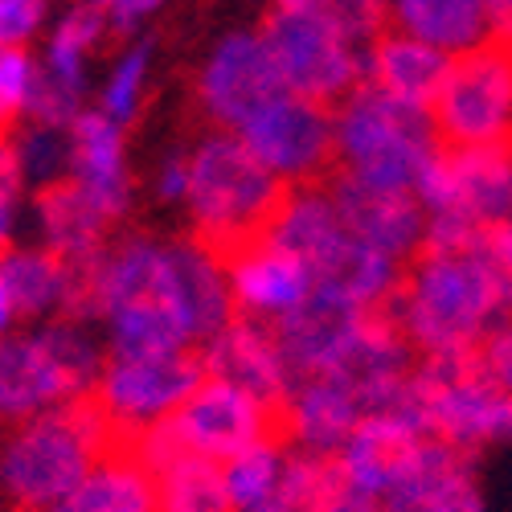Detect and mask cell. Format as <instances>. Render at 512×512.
Returning a JSON list of instances; mask_svg holds the SVG:
<instances>
[{
    "label": "cell",
    "mask_w": 512,
    "mask_h": 512,
    "mask_svg": "<svg viewBox=\"0 0 512 512\" xmlns=\"http://www.w3.org/2000/svg\"><path fill=\"white\" fill-rule=\"evenodd\" d=\"M312 5H324V0H279L275 9H312Z\"/></svg>",
    "instance_id": "obj_43"
},
{
    "label": "cell",
    "mask_w": 512,
    "mask_h": 512,
    "mask_svg": "<svg viewBox=\"0 0 512 512\" xmlns=\"http://www.w3.org/2000/svg\"><path fill=\"white\" fill-rule=\"evenodd\" d=\"M21 152V168L33 173L41 185L54 181V177H66V164H70V136L58 132V127H41L33 123L25 140L17 144Z\"/></svg>",
    "instance_id": "obj_33"
},
{
    "label": "cell",
    "mask_w": 512,
    "mask_h": 512,
    "mask_svg": "<svg viewBox=\"0 0 512 512\" xmlns=\"http://www.w3.org/2000/svg\"><path fill=\"white\" fill-rule=\"evenodd\" d=\"M365 320H369V308H361L349 300V295L316 283L287 316H279L271 324L291 381L332 373L357 340V332L365 328Z\"/></svg>",
    "instance_id": "obj_14"
},
{
    "label": "cell",
    "mask_w": 512,
    "mask_h": 512,
    "mask_svg": "<svg viewBox=\"0 0 512 512\" xmlns=\"http://www.w3.org/2000/svg\"><path fill=\"white\" fill-rule=\"evenodd\" d=\"M148 58H152V46H136L119 58V66L111 70L107 87H103V115H111L119 127L132 123L140 115V103H144V82H148Z\"/></svg>",
    "instance_id": "obj_31"
},
{
    "label": "cell",
    "mask_w": 512,
    "mask_h": 512,
    "mask_svg": "<svg viewBox=\"0 0 512 512\" xmlns=\"http://www.w3.org/2000/svg\"><path fill=\"white\" fill-rule=\"evenodd\" d=\"M234 136L259 156L283 185L324 181L336 168L332 107L300 99L291 91H283L267 107H259Z\"/></svg>",
    "instance_id": "obj_12"
},
{
    "label": "cell",
    "mask_w": 512,
    "mask_h": 512,
    "mask_svg": "<svg viewBox=\"0 0 512 512\" xmlns=\"http://www.w3.org/2000/svg\"><path fill=\"white\" fill-rule=\"evenodd\" d=\"M472 365L492 381V386H500L504 394H512V316L500 320L480 345L472 353Z\"/></svg>",
    "instance_id": "obj_34"
},
{
    "label": "cell",
    "mask_w": 512,
    "mask_h": 512,
    "mask_svg": "<svg viewBox=\"0 0 512 512\" xmlns=\"http://www.w3.org/2000/svg\"><path fill=\"white\" fill-rule=\"evenodd\" d=\"M332 484H336L332 455H312V451L291 447L279 488L271 496H263L259 504L238 508V512H324Z\"/></svg>",
    "instance_id": "obj_28"
},
{
    "label": "cell",
    "mask_w": 512,
    "mask_h": 512,
    "mask_svg": "<svg viewBox=\"0 0 512 512\" xmlns=\"http://www.w3.org/2000/svg\"><path fill=\"white\" fill-rule=\"evenodd\" d=\"M156 189L164 201H185L189 193V156H168L160 177H156Z\"/></svg>",
    "instance_id": "obj_39"
},
{
    "label": "cell",
    "mask_w": 512,
    "mask_h": 512,
    "mask_svg": "<svg viewBox=\"0 0 512 512\" xmlns=\"http://www.w3.org/2000/svg\"><path fill=\"white\" fill-rule=\"evenodd\" d=\"M271 435H279V410L250 398L238 386H226L218 377H201V386L173 414L140 431L136 439H127V447L136 451V459L148 472H160L181 451L226 463L230 455Z\"/></svg>",
    "instance_id": "obj_7"
},
{
    "label": "cell",
    "mask_w": 512,
    "mask_h": 512,
    "mask_svg": "<svg viewBox=\"0 0 512 512\" xmlns=\"http://www.w3.org/2000/svg\"><path fill=\"white\" fill-rule=\"evenodd\" d=\"M361 418H365L361 398L340 377L332 373L300 377V381H291V390L279 406V435L295 451L336 455L345 447V439L361 426Z\"/></svg>",
    "instance_id": "obj_19"
},
{
    "label": "cell",
    "mask_w": 512,
    "mask_h": 512,
    "mask_svg": "<svg viewBox=\"0 0 512 512\" xmlns=\"http://www.w3.org/2000/svg\"><path fill=\"white\" fill-rule=\"evenodd\" d=\"M451 66V54L426 46V41L398 33V29H381L369 46H365V82L377 91H386L398 103L431 111L443 74Z\"/></svg>",
    "instance_id": "obj_22"
},
{
    "label": "cell",
    "mask_w": 512,
    "mask_h": 512,
    "mask_svg": "<svg viewBox=\"0 0 512 512\" xmlns=\"http://www.w3.org/2000/svg\"><path fill=\"white\" fill-rule=\"evenodd\" d=\"M0 283L21 320H87V263H66L54 250H5Z\"/></svg>",
    "instance_id": "obj_20"
},
{
    "label": "cell",
    "mask_w": 512,
    "mask_h": 512,
    "mask_svg": "<svg viewBox=\"0 0 512 512\" xmlns=\"http://www.w3.org/2000/svg\"><path fill=\"white\" fill-rule=\"evenodd\" d=\"M418 439H422V431L410 426L402 414L361 418V426L345 439V447L332 455L336 488L357 496L369 512H377L381 504H390L398 472H402V463H406V455L414 451Z\"/></svg>",
    "instance_id": "obj_15"
},
{
    "label": "cell",
    "mask_w": 512,
    "mask_h": 512,
    "mask_svg": "<svg viewBox=\"0 0 512 512\" xmlns=\"http://www.w3.org/2000/svg\"><path fill=\"white\" fill-rule=\"evenodd\" d=\"M377 512H488V504H484L480 484H472V488H459L451 496L422 500V504H381Z\"/></svg>",
    "instance_id": "obj_37"
},
{
    "label": "cell",
    "mask_w": 512,
    "mask_h": 512,
    "mask_svg": "<svg viewBox=\"0 0 512 512\" xmlns=\"http://www.w3.org/2000/svg\"><path fill=\"white\" fill-rule=\"evenodd\" d=\"M197 353H201L205 377H218L226 386H238L250 398L267 402L271 410L283 406V398L291 390V373L283 365L271 324L250 320V316H234L222 332H213Z\"/></svg>",
    "instance_id": "obj_16"
},
{
    "label": "cell",
    "mask_w": 512,
    "mask_h": 512,
    "mask_svg": "<svg viewBox=\"0 0 512 512\" xmlns=\"http://www.w3.org/2000/svg\"><path fill=\"white\" fill-rule=\"evenodd\" d=\"M54 512H156V476L127 443H115Z\"/></svg>",
    "instance_id": "obj_26"
},
{
    "label": "cell",
    "mask_w": 512,
    "mask_h": 512,
    "mask_svg": "<svg viewBox=\"0 0 512 512\" xmlns=\"http://www.w3.org/2000/svg\"><path fill=\"white\" fill-rule=\"evenodd\" d=\"M37 66L21 46H0V136H13V127L29 115Z\"/></svg>",
    "instance_id": "obj_32"
},
{
    "label": "cell",
    "mask_w": 512,
    "mask_h": 512,
    "mask_svg": "<svg viewBox=\"0 0 512 512\" xmlns=\"http://www.w3.org/2000/svg\"><path fill=\"white\" fill-rule=\"evenodd\" d=\"M349 238L353 234L332 201L328 177L308 181V185H287L275 213L263 226V242L295 254L300 263H308V271L316 279L336 263V254L349 246Z\"/></svg>",
    "instance_id": "obj_18"
},
{
    "label": "cell",
    "mask_w": 512,
    "mask_h": 512,
    "mask_svg": "<svg viewBox=\"0 0 512 512\" xmlns=\"http://www.w3.org/2000/svg\"><path fill=\"white\" fill-rule=\"evenodd\" d=\"M422 435L459 451L512 447V394L472 365V357H418L394 410Z\"/></svg>",
    "instance_id": "obj_6"
},
{
    "label": "cell",
    "mask_w": 512,
    "mask_h": 512,
    "mask_svg": "<svg viewBox=\"0 0 512 512\" xmlns=\"http://www.w3.org/2000/svg\"><path fill=\"white\" fill-rule=\"evenodd\" d=\"M226 275H230V295L238 316L263 320V324H275L279 316H287L316 287V275L308 271V263H300L295 254L263 238L238 250L226 263Z\"/></svg>",
    "instance_id": "obj_21"
},
{
    "label": "cell",
    "mask_w": 512,
    "mask_h": 512,
    "mask_svg": "<svg viewBox=\"0 0 512 512\" xmlns=\"http://www.w3.org/2000/svg\"><path fill=\"white\" fill-rule=\"evenodd\" d=\"M164 0H111V17L107 25L111 29H132L136 21H144L148 13H156Z\"/></svg>",
    "instance_id": "obj_40"
},
{
    "label": "cell",
    "mask_w": 512,
    "mask_h": 512,
    "mask_svg": "<svg viewBox=\"0 0 512 512\" xmlns=\"http://www.w3.org/2000/svg\"><path fill=\"white\" fill-rule=\"evenodd\" d=\"M103 345L87 320H46L33 332L0 336V426H17L54 406L91 398Z\"/></svg>",
    "instance_id": "obj_5"
},
{
    "label": "cell",
    "mask_w": 512,
    "mask_h": 512,
    "mask_svg": "<svg viewBox=\"0 0 512 512\" xmlns=\"http://www.w3.org/2000/svg\"><path fill=\"white\" fill-rule=\"evenodd\" d=\"M21 316H17V304H13V295H9V287L0 283V336L5 332H13V324H17Z\"/></svg>",
    "instance_id": "obj_42"
},
{
    "label": "cell",
    "mask_w": 512,
    "mask_h": 512,
    "mask_svg": "<svg viewBox=\"0 0 512 512\" xmlns=\"http://www.w3.org/2000/svg\"><path fill=\"white\" fill-rule=\"evenodd\" d=\"M37 222L46 230V250L66 263H91L107 246V226L115 213L78 177H54L37 189Z\"/></svg>",
    "instance_id": "obj_23"
},
{
    "label": "cell",
    "mask_w": 512,
    "mask_h": 512,
    "mask_svg": "<svg viewBox=\"0 0 512 512\" xmlns=\"http://www.w3.org/2000/svg\"><path fill=\"white\" fill-rule=\"evenodd\" d=\"M435 132L447 148H508L512 144V41L492 37L455 54L431 103Z\"/></svg>",
    "instance_id": "obj_10"
},
{
    "label": "cell",
    "mask_w": 512,
    "mask_h": 512,
    "mask_svg": "<svg viewBox=\"0 0 512 512\" xmlns=\"http://www.w3.org/2000/svg\"><path fill=\"white\" fill-rule=\"evenodd\" d=\"M91 5H111V0H91Z\"/></svg>",
    "instance_id": "obj_44"
},
{
    "label": "cell",
    "mask_w": 512,
    "mask_h": 512,
    "mask_svg": "<svg viewBox=\"0 0 512 512\" xmlns=\"http://www.w3.org/2000/svg\"><path fill=\"white\" fill-rule=\"evenodd\" d=\"M332 136V173L390 193H418L426 168L443 152L431 111L398 103L369 82L332 107Z\"/></svg>",
    "instance_id": "obj_3"
},
{
    "label": "cell",
    "mask_w": 512,
    "mask_h": 512,
    "mask_svg": "<svg viewBox=\"0 0 512 512\" xmlns=\"http://www.w3.org/2000/svg\"><path fill=\"white\" fill-rule=\"evenodd\" d=\"M332 201L345 218L349 234L398 263H410L426 242V209L418 193H390V189H369L340 173H328Z\"/></svg>",
    "instance_id": "obj_17"
},
{
    "label": "cell",
    "mask_w": 512,
    "mask_h": 512,
    "mask_svg": "<svg viewBox=\"0 0 512 512\" xmlns=\"http://www.w3.org/2000/svg\"><path fill=\"white\" fill-rule=\"evenodd\" d=\"M275 95H283V82L263 33H230L197 78V107L218 132H238Z\"/></svg>",
    "instance_id": "obj_13"
},
{
    "label": "cell",
    "mask_w": 512,
    "mask_h": 512,
    "mask_svg": "<svg viewBox=\"0 0 512 512\" xmlns=\"http://www.w3.org/2000/svg\"><path fill=\"white\" fill-rule=\"evenodd\" d=\"M480 238H484V250H488V259H492V267L508 291V304H512V218L500 226H488Z\"/></svg>",
    "instance_id": "obj_38"
},
{
    "label": "cell",
    "mask_w": 512,
    "mask_h": 512,
    "mask_svg": "<svg viewBox=\"0 0 512 512\" xmlns=\"http://www.w3.org/2000/svg\"><path fill=\"white\" fill-rule=\"evenodd\" d=\"M504 37H508V41H512V33H504Z\"/></svg>",
    "instance_id": "obj_45"
},
{
    "label": "cell",
    "mask_w": 512,
    "mask_h": 512,
    "mask_svg": "<svg viewBox=\"0 0 512 512\" xmlns=\"http://www.w3.org/2000/svg\"><path fill=\"white\" fill-rule=\"evenodd\" d=\"M283 181L234 132H213L189 152L193 242L222 267L238 250L263 238V226L283 197Z\"/></svg>",
    "instance_id": "obj_4"
},
{
    "label": "cell",
    "mask_w": 512,
    "mask_h": 512,
    "mask_svg": "<svg viewBox=\"0 0 512 512\" xmlns=\"http://www.w3.org/2000/svg\"><path fill=\"white\" fill-rule=\"evenodd\" d=\"M66 136H70V168H74L70 177H78L119 218L127 209V197H132L119 123L103 111H78L74 123L66 127Z\"/></svg>",
    "instance_id": "obj_25"
},
{
    "label": "cell",
    "mask_w": 512,
    "mask_h": 512,
    "mask_svg": "<svg viewBox=\"0 0 512 512\" xmlns=\"http://www.w3.org/2000/svg\"><path fill=\"white\" fill-rule=\"evenodd\" d=\"M201 377H205V365L197 349L156 353V357H111L107 353L91 398L107 414L119 443H127L173 414L201 386Z\"/></svg>",
    "instance_id": "obj_11"
},
{
    "label": "cell",
    "mask_w": 512,
    "mask_h": 512,
    "mask_svg": "<svg viewBox=\"0 0 512 512\" xmlns=\"http://www.w3.org/2000/svg\"><path fill=\"white\" fill-rule=\"evenodd\" d=\"M283 91L336 107L365 82V46L328 9H275L263 29Z\"/></svg>",
    "instance_id": "obj_8"
},
{
    "label": "cell",
    "mask_w": 512,
    "mask_h": 512,
    "mask_svg": "<svg viewBox=\"0 0 512 512\" xmlns=\"http://www.w3.org/2000/svg\"><path fill=\"white\" fill-rule=\"evenodd\" d=\"M152 476H156V512H234L222 484V463L213 459L181 451Z\"/></svg>",
    "instance_id": "obj_27"
},
{
    "label": "cell",
    "mask_w": 512,
    "mask_h": 512,
    "mask_svg": "<svg viewBox=\"0 0 512 512\" xmlns=\"http://www.w3.org/2000/svg\"><path fill=\"white\" fill-rule=\"evenodd\" d=\"M115 443L95 398L33 414L0 439V496L17 512H54Z\"/></svg>",
    "instance_id": "obj_2"
},
{
    "label": "cell",
    "mask_w": 512,
    "mask_h": 512,
    "mask_svg": "<svg viewBox=\"0 0 512 512\" xmlns=\"http://www.w3.org/2000/svg\"><path fill=\"white\" fill-rule=\"evenodd\" d=\"M21 152L13 136H0V254L9 250V234H13V213H17V197H21Z\"/></svg>",
    "instance_id": "obj_35"
},
{
    "label": "cell",
    "mask_w": 512,
    "mask_h": 512,
    "mask_svg": "<svg viewBox=\"0 0 512 512\" xmlns=\"http://www.w3.org/2000/svg\"><path fill=\"white\" fill-rule=\"evenodd\" d=\"M480 234L463 242H426L406 263L386 316L418 357H472L480 340L512 316Z\"/></svg>",
    "instance_id": "obj_1"
},
{
    "label": "cell",
    "mask_w": 512,
    "mask_h": 512,
    "mask_svg": "<svg viewBox=\"0 0 512 512\" xmlns=\"http://www.w3.org/2000/svg\"><path fill=\"white\" fill-rule=\"evenodd\" d=\"M386 29L410 33L451 58L496 37L484 0H386Z\"/></svg>",
    "instance_id": "obj_24"
},
{
    "label": "cell",
    "mask_w": 512,
    "mask_h": 512,
    "mask_svg": "<svg viewBox=\"0 0 512 512\" xmlns=\"http://www.w3.org/2000/svg\"><path fill=\"white\" fill-rule=\"evenodd\" d=\"M287 439L283 435H271V439H259L250 443L246 451L230 455L222 463V484H226V496H230V508H250L259 504L263 496H271L283 480V467H287Z\"/></svg>",
    "instance_id": "obj_29"
},
{
    "label": "cell",
    "mask_w": 512,
    "mask_h": 512,
    "mask_svg": "<svg viewBox=\"0 0 512 512\" xmlns=\"http://www.w3.org/2000/svg\"><path fill=\"white\" fill-rule=\"evenodd\" d=\"M426 209V242H463L512 218V144L447 148L418 185ZM422 242V246H426Z\"/></svg>",
    "instance_id": "obj_9"
},
{
    "label": "cell",
    "mask_w": 512,
    "mask_h": 512,
    "mask_svg": "<svg viewBox=\"0 0 512 512\" xmlns=\"http://www.w3.org/2000/svg\"><path fill=\"white\" fill-rule=\"evenodd\" d=\"M107 33V17L99 13V5H78L62 17L54 41H50V54H46V74L62 87L82 95V74H87V58L99 50V41Z\"/></svg>",
    "instance_id": "obj_30"
},
{
    "label": "cell",
    "mask_w": 512,
    "mask_h": 512,
    "mask_svg": "<svg viewBox=\"0 0 512 512\" xmlns=\"http://www.w3.org/2000/svg\"><path fill=\"white\" fill-rule=\"evenodd\" d=\"M46 0H0V46H21L41 25Z\"/></svg>",
    "instance_id": "obj_36"
},
{
    "label": "cell",
    "mask_w": 512,
    "mask_h": 512,
    "mask_svg": "<svg viewBox=\"0 0 512 512\" xmlns=\"http://www.w3.org/2000/svg\"><path fill=\"white\" fill-rule=\"evenodd\" d=\"M488 13H492V25H496V37L512 33V0H484Z\"/></svg>",
    "instance_id": "obj_41"
}]
</instances>
